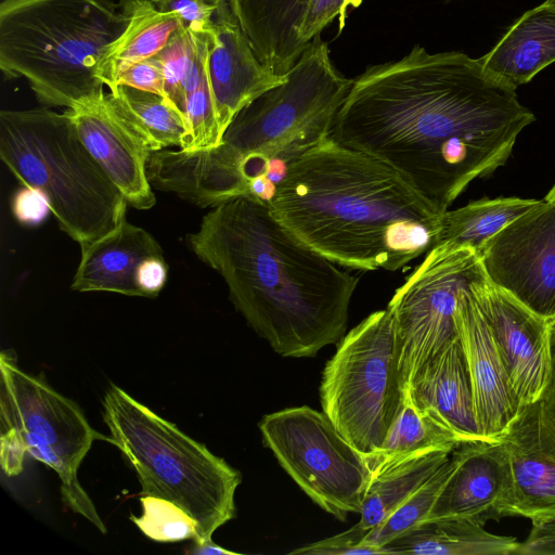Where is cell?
I'll return each instance as SVG.
<instances>
[{
    "label": "cell",
    "mask_w": 555,
    "mask_h": 555,
    "mask_svg": "<svg viewBox=\"0 0 555 555\" xmlns=\"http://www.w3.org/2000/svg\"><path fill=\"white\" fill-rule=\"evenodd\" d=\"M534 120L480 59L416 44L352 79L330 138L389 166L443 214L507 162Z\"/></svg>",
    "instance_id": "obj_1"
},
{
    "label": "cell",
    "mask_w": 555,
    "mask_h": 555,
    "mask_svg": "<svg viewBox=\"0 0 555 555\" xmlns=\"http://www.w3.org/2000/svg\"><path fill=\"white\" fill-rule=\"evenodd\" d=\"M186 242L280 356L312 357L344 337L359 276L298 240L268 204L242 195L212 207Z\"/></svg>",
    "instance_id": "obj_2"
},
{
    "label": "cell",
    "mask_w": 555,
    "mask_h": 555,
    "mask_svg": "<svg viewBox=\"0 0 555 555\" xmlns=\"http://www.w3.org/2000/svg\"><path fill=\"white\" fill-rule=\"evenodd\" d=\"M269 207L307 246L359 271L400 270L441 231L442 214L396 170L330 137L291 166Z\"/></svg>",
    "instance_id": "obj_3"
},
{
    "label": "cell",
    "mask_w": 555,
    "mask_h": 555,
    "mask_svg": "<svg viewBox=\"0 0 555 555\" xmlns=\"http://www.w3.org/2000/svg\"><path fill=\"white\" fill-rule=\"evenodd\" d=\"M128 22L113 0H2L0 69L44 105L95 101L105 94L100 62Z\"/></svg>",
    "instance_id": "obj_4"
},
{
    "label": "cell",
    "mask_w": 555,
    "mask_h": 555,
    "mask_svg": "<svg viewBox=\"0 0 555 555\" xmlns=\"http://www.w3.org/2000/svg\"><path fill=\"white\" fill-rule=\"evenodd\" d=\"M232 119L222 143L241 159L248 195L270 204L291 166L330 137L352 79L334 65L317 37L286 74Z\"/></svg>",
    "instance_id": "obj_5"
},
{
    "label": "cell",
    "mask_w": 555,
    "mask_h": 555,
    "mask_svg": "<svg viewBox=\"0 0 555 555\" xmlns=\"http://www.w3.org/2000/svg\"><path fill=\"white\" fill-rule=\"evenodd\" d=\"M0 157L24 186L43 193L61 230L81 249L125 220V196L66 112L1 111Z\"/></svg>",
    "instance_id": "obj_6"
},
{
    "label": "cell",
    "mask_w": 555,
    "mask_h": 555,
    "mask_svg": "<svg viewBox=\"0 0 555 555\" xmlns=\"http://www.w3.org/2000/svg\"><path fill=\"white\" fill-rule=\"evenodd\" d=\"M103 420L108 442L138 474L140 496H158L185 511L197 526L193 542L211 539L235 517L242 475L205 444L113 384L104 395Z\"/></svg>",
    "instance_id": "obj_7"
},
{
    "label": "cell",
    "mask_w": 555,
    "mask_h": 555,
    "mask_svg": "<svg viewBox=\"0 0 555 555\" xmlns=\"http://www.w3.org/2000/svg\"><path fill=\"white\" fill-rule=\"evenodd\" d=\"M0 465L8 477L22 473L25 455L52 468L61 481L63 503L102 533L105 525L77 472L94 440H109L96 431L81 409L44 379L17 365L12 350L0 353Z\"/></svg>",
    "instance_id": "obj_8"
},
{
    "label": "cell",
    "mask_w": 555,
    "mask_h": 555,
    "mask_svg": "<svg viewBox=\"0 0 555 555\" xmlns=\"http://www.w3.org/2000/svg\"><path fill=\"white\" fill-rule=\"evenodd\" d=\"M388 309L371 313L338 343L320 385L322 411L363 455L385 440L403 400Z\"/></svg>",
    "instance_id": "obj_9"
},
{
    "label": "cell",
    "mask_w": 555,
    "mask_h": 555,
    "mask_svg": "<svg viewBox=\"0 0 555 555\" xmlns=\"http://www.w3.org/2000/svg\"><path fill=\"white\" fill-rule=\"evenodd\" d=\"M259 429L280 465L323 511L341 521L360 513L371 470L323 411L287 408L264 415Z\"/></svg>",
    "instance_id": "obj_10"
},
{
    "label": "cell",
    "mask_w": 555,
    "mask_h": 555,
    "mask_svg": "<svg viewBox=\"0 0 555 555\" xmlns=\"http://www.w3.org/2000/svg\"><path fill=\"white\" fill-rule=\"evenodd\" d=\"M485 276L476 251L438 244L395 292L388 304L398 373L405 391L417 371L457 336L460 292Z\"/></svg>",
    "instance_id": "obj_11"
},
{
    "label": "cell",
    "mask_w": 555,
    "mask_h": 555,
    "mask_svg": "<svg viewBox=\"0 0 555 555\" xmlns=\"http://www.w3.org/2000/svg\"><path fill=\"white\" fill-rule=\"evenodd\" d=\"M487 281L548 322L555 319V203H541L477 251Z\"/></svg>",
    "instance_id": "obj_12"
},
{
    "label": "cell",
    "mask_w": 555,
    "mask_h": 555,
    "mask_svg": "<svg viewBox=\"0 0 555 555\" xmlns=\"http://www.w3.org/2000/svg\"><path fill=\"white\" fill-rule=\"evenodd\" d=\"M259 59L272 72L285 75L304 51L337 22L338 34L349 13L362 0H228Z\"/></svg>",
    "instance_id": "obj_13"
},
{
    "label": "cell",
    "mask_w": 555,
    "mask_h": 555,
    "mask_svg": "<svg viewBox=\"0 0 555 555\" xmlns=\"http://www.w3.org/2000/svg\"><path fill=\"white\" fill-rule=\"evenodd\" d=\"M473 289L520 405L537 400L550 376L548 321L486 276Z\"/></svg>",
    "instance_id": "obj_14"
},
{
    "label": "cell",
    "mask_w": 555,
    "mask_h": 555,
    "mask_svg": "<svg viewBox=\"0 0 555 555\" xmlns=\"http://www.w3.org/2000/svg\"><path fill=\"white\" fill-rule=\"evenodd\" d=\"M455 464L424 524L465 518L482 526L512 516L513 478L501 440L467 441L452 452Z\"/></svg>",
    "instance_id": "obj_15"
},
{
    "label": "cell",
    "mask_w": 555,
    "mask_h": 555,
    "mask_svg": "<svg viewBox=\"0 0 555 555\" xmlns=\"http://www.w3.org/2000/svg\"><path fill=\"white\" fill-rule=\"evenodd\" d=\"M500 440L513 478L512 516L555 511V405L544 395L524 404Z\"/></svg>",
    "instance_id": "obj_16"
},
{
    "label": "cell",
    "mask_w": 555,
    "mask_h": 555,
    "mask_svg": "<svg viewBox=\"0 0 555 555\" xmlns=\"http://www.w3.org/2000/svg\"><path fill=\"white\" fill-rule=\"evenodd\" d=\"M65 112L85 146L127 203L137 209L153 207L156 198L146 175L152 151L107 94Z\"/></svg>",
    "instance_id": "obj_17"
},
{
    "label": "cell",
    "mask_w": 555,
    "mask_h": 555,
    "mask_svg": "<svg viewBox=\"0 0 555 555\" xmlns=\"http://www.w3.org/2000/svg\"><path fill=\"white\" fill-rule=\"evenodd\" d=\"M475 281L459 294L455 323L470 374L480 433L486 440L495 441L503 437L521 405L477 302Z\"/></svg>",
    "instance_id": "obj_18"
},
{
    "label": "cell",
    "mask_w": 555,
    "mask_h": 555,
    "mask_svg": "<svg viewBox=\"0 0 555 555\" xmlns=\"http://www.w3.org/2000/svg\"><path fill=\"white\" fill-rule=\"evenodd\" d=\"M208 74L220 131L255 99L287 80L263 65L228 0H223L209 30Z\"/></svg>",
    "instance_id": "obj_19"
},
{
    "label": "cell",
    "mask_w": 555,
    "mask_h": 555,
    "mask_svg": "<svg viewBox=\"0 0 555 555\" xmlns=\"http://www.w3.org/2000/svg\"><path fill=\"white\" fill-rule=\"evenodd\" d=\"M151 186L176 193L199 207H216L248 195L241 159L222 142L199 150L152 152L146 164Z\"/></svg>",
    "instance_id": "obj_20"
},
{
    "label": "cell",
    "mask_w": 555,
    "mask_h": 555,
    "mask_svg": "<svg viewBox=\"0 0 555 555\" xmlns=\"http://www.w3.org/2000/svg\"><path fill=\"white\" fill-rule=\"evenodd\" d=\"M405 391L420 409L429 412L462 441L486 440L479 429L459 334L417 371Z\"/></svg>",
    "instance_id": "obj_21"
},
{
    "label": "cell",
    "mask_w": 555,
    "mask_h": 555,
    "mask_svg": "<svg viewBox=\"0 0 555 555\" xmlns=\"http://www.w3.org/2000/svg\"><path fill=\"white\" fill-rule=\"evenodd\" d=\"M164 256L144 229L124 220L114 230L81 249L72 289L141 296L138 274L150 258Z\"/></svg>",
    "instance_id": "obj_22"
},
{
    "label": "cell",
    "mask_w": 555,
    "mask_h": 555,
    "mask_svg": "<svg viewBox=\"0 0 555 555\" xmlns=\"http://www.w3.org/2000/svg\"><path fill=\"white\" fill-rule=\"evenodd\" d=\"M485 69L517 88L555 62V1L525 12L480 57Z\"/></svg>",
    "instance_id": "obj_23"
},
{
    "label": "cell",
    "mask_w": 555,
    "mask_h": 555,
    "mask_svg": "<svg viewBox=\"0 0 555 555\" xmlns=\"http://www.w3.org/2000/svg\"><path fill=\"white\" fill-rule=\"evenodd\" d=\"M119 5L129 18L128 25L98 68V77L109 92L116 89L117 78L124 70L155 56L182 27L178 14L159 11L152 0H120Z\"/></svg>",
    "instance_id": "obj_24"
},
{
    "label": "cell",
    "mask_w": 555,
    "mask_h": 555,
    "mask_svg": "<svg viewBox=\"0 0 555 555\" xmlns=\"http://www.w3.org/2000/svg\"><path fill=\"white\" fill-rule=\"evenodd\" d=\"M518 546L514 537L493 534L470 519L451 518L424 524L386 548L389 554L511 555Z\"/></svg>",
    "instance_id": "obj_25"
},
{
    "label": "cell",
    "mask_w": 555,
    "mask_h": 555,
    "mask_svg": "<svg viewBox=\"0 0 555 555\" xmlns=\"http://www.w3.org/2000/svg\"><path fill=\"white\" fill-rule=\"evenodd\" d=\"M453 450L416 454L374 473L359 513V526L371 530L380 525L449 460Z\"/></svg>",
    "instance_id": "obj_26"
},
{
    "label": "cell",
    "mask_w": 555,
    "mask_h": 555,
    "mask_svg": "<svg viewBox=\"0 0 555 555\" xmlns=\"http://www.w3.org/2000/svg\"><path fill=\"white\" fill-rule=\"evenodd\" d=\"M463 442L429 412L420 409L405 391L400 410L382 446L364 456L373 475L410 456L434 450H453Z\"/></svg>",
    "instance_id": "obj_27"
},
{
    "label": "cell",
    "mask_w": 555,
    "mask_h": 555,
    "mask_svg": "<svg viewBox=\"0 0 555 555\" xmlns=\"http://www.w3.org/2000/svg\"><path fill=\"white\" fill-rule=\"evenodd\" d=\"M107 98L152 152L185 149L186 120L164 95L119 85Z\"/></svg>",
    "instance_id": "obj_28"
},
{
    "label": "cell",
    "mask_w": 555,
    "mask_h": 555,
    "mask_svg": "<svg viewBox=\"0 0 555 555\" xmlns=\"http://www.w3.org/2000/svg\"><path fill=\"white\" fill-rule=\"evenodd\" d=\"M542 199L520 197L482 198L442 214L438 244L474 251L512 221L531 210ZM437 244V245H438Z\"/></svg>",
    "instance_id": "obj_29"
},
{
    "label": "cell",
    "mask_w": 555,
    "mask_h": 555,
    "mask_svg": "<svg viewBox=\"0 0 555 555\" xmlns=\"http://www.w3.org/2000/svg\"><path fill=\"white\" fill-rule=\"evenodd\" d=\"M209 33L180 27L155 55L165 78V98L184 116L186 96L196 90L208 69Z\"/></svg>",
    "instance_id": "obj_30"
},
{
    "label": "cell",
    "mask_w": 555,
    "mask_h": 555,
    "mask_svg": "<svg viewBox=\"0 0 555 555\" xmlns=\"http://www.w3.org/2000/svg\"><path fill=\"white\" fill-rule=\"evenodd\" d=\"M454 464L455 461L451 453L449 460L418 490L380 525L369 530L364 542L382 548L387 555H390L386 548L387 545L424 525L442 486L454 468Z\"/></svg>",
    "instance_id": "obj_31"
},
{
    "label": "cell",
    "mask_w": 555,
    "mask_h": 555,
    "mask_svg": "<svg viewBox=\"0 0 555 555\" xmlns=\"http://www.w3.org/2000/svg\"><path fill=\"white\" fill-rule=\"evenodd\" d=\"M142 515L130 520L151 540L178 542L194 540L197 535L195 520L175 503L153 495L140 496Z\"/></svg>",
    "instance_id": "obj_32"
},
{
    "label": "cell",
    "mask_w": 555,
    "mask_h": 555,
    "mask_svg": "<svg viewBox=\"0 0 555 555\" xmlns=\"http://www.w3.org/2000/svg\"><path fill=\"white\" fill-rule=\"evenodd\" d=\"M369 530L363 529L357 522L348 530L333 537L322 539L311 544L301 546L291 554L301 555H362L385 554L382 548L364 542Z\"/></svg>",
    "instance_id": "obj_33"
},
{
    "label": "cell",
    "mask_w": 555,
    "mask_h": 555,
    "mask_svg": "<svg viewBox=\"0 0 555 555\" xmlns=\"http://www.w3.org/2000/svg\"><path fill=\"white\" fill-rule=\"evenodd\" d=\"M162 12H173L182 27L193 33H209L214 16L223 0H152Z\"/></svg>",
    "instance_id": "obj_34"
},
{
    "label": "cell",
    "mask_w": 555,
    "mask_h": 555,
    "mask_svg": "<svg viewBox=\"0 0 555 555\" xmlns=\"http://www.w3.org/2000/svg\"><path fill=\"white\" fill-rule=\"evenodd\" d=\"M119 85L155 92L165 96L164 73L160 63L155 56L129 66L117 78L116 88Z\"/></svg>",
    "instance_id": "obj_35"
},
{
    "label": "cell",
    "mask_w": 555,
    "mask_h": 555,
    "mask_svg": "<svg viewBox=\"0 0 555 555\" xmlns=\"http://www.w3.org/2000/svg\"><path fill=\"white\" fill-rule=\"evenodd\" d=\"M532 527L524 542L519 543V555H555V511L531 519Z\"/></svg>",
    "instance_id": "obj_36"
},
{
    "label": "cell",
    "mask_w": 555,
    "mask_h": 555,
    "mask_svg": "<svg viewBox=\"0 0 555 555\" xmlns=\"http://www.w3.org/2000/svg\"><path fill=\"white\" fill-rule=\"evenodd\" d=\"M12 209L16 220L24 225L41 223L51 211L43 193L31 186H24L16 192Z\"/></svg>",
    "instance_id": "obj_37"
},
{
    "label": "cell",
    "mask_w": 555,
    "mask_h": 555,
    "mask_svg": "<svg viewBox=\"0 0 555 555\" xmlns=\"http://www.w3.org/2000/svg\"><path fill=\"white\" fill-rule=\"evenodd\" d=\"M167 280V264L164 256L147 259L140 268L138 286L143 297H155Z\"/></svg>",
    "instance_id": "obj_38"
},
{
    "label": "cell",
    "mask_w": 555,
    "mask_h": 555,
    "mask_svg": "<svg viewBox=\"0 0 555 555\" xmlns=\"http://www.w3.org/2000/svg\"><path fill=\"white\" fill-rule=\"evenodd\" d=\"M550 376L543 395L555 405V319L550 321Z\"/></svg>",
    "instance_id": "obj_39"
},
{
    "label": "cell",
    "mask_w": 555,
    "mask_h": 555,
    "mask_svg": "<svg viewBox=\"0 0 555 555\" xmlns=\"http://www.w3.org/2000/svg\"><path fill=\"white\" fill-rule=\"evenodd\" d=\"M193 555H236L237 553L227 550L212 542L211 539L204 542H193L192 547L188 551Z\"/></svg>",
    "instance_id": "obj_40"
},
{
    "label": "cell",
    "mask_w": 555,
    "mask_h": 555,
    "mask_svg": "<svg viewBox=\"0 0 555 555\" xmlns=\"http://www.w3.org/2000/svg\"><path fill=\"white\" fill-rule=\"evenodd\" d=\"M545 201L555 203V184L548 191L547 195L544 197Z\"/></svg>",
    "instance_id": "obj_41"
},
{
    "label": "cell",
    "mask_w": 555,
    "mask_h": 555,
    "mask_svg": "<svg viewBox=\"0 0 555 555\" xmlns=\"http://www.w3.org/2000/svg\"><path fill=\"white\" fill-rule=\"evenodd\" d=\"M553 1H555V0H553Z\"/></svg>",
    "instance_id": "obj_42"
}]
</instances>
